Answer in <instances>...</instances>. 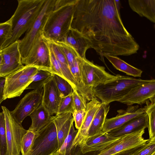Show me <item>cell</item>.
Masks as SVG:
<instances>
[{
	"mask_svg": "<svg viewBox=\"0 0 155 155\" xmlns=\"http://www.w3.org/2000/svg\"><path fill=\"white\" fill-rule=\"evenodd\" d=\"M110 109L109 104L101 103L89 128L88 137L100 134Z\"/></svg>",
	"mask_w": 155,
	"mask_h": 155,
	"instance_id": "cb8c5ba5",
	"label": "cell"
},
{
	"mask_svg": "<svg viewBox=\"0 0 155 155\" xmlns=\"http://www.w3.org/2000/svg\"><path fill=\"white\" fill-rule=\"evenodd\" d=\"M121 137H114L107 133H101L87 137L79 146L83 154L91 152L99 153L113 145Z\"/></svg>",
	"mask_w": 155,
	"mask_h": 155,
	"instance_id": "2e32d148",
	"label": "cell"
},
{
	"mask_svg": "<svg viewBox=\"0 0 155 155\" xmlns=\"http://www.w3.org/2000/svg\"><path fill=\"white\" fill-rule=\"evenodd\" d=\"M53 77L61 97L72 94L74 90L71 84L65 79L53 74Z\"/></svg>",
	"mask_w": 155,
	"mask_h": 155,
	"instance_id": "4dcf8cb0",
	"label": "cell"
},
{
	"mask_svg": "<svg viewBox=\"0 0 155 155\" xmlns=\"http://www.w3.org/2000/svg\"><path fill=\"white\" fill-rule=\"evenodd\" d=\"M7 152L5 122L2 111L0 112V155H7Z\"/></svg>",
	"mask_w": 155,
	"mask_h": 155,
	"instance_id": "1f68e13d",
	"label": "cell"
},
{
	"mask_svg": "<svg viewBox=\"0 0 155 155\" xmlns=\"http://www.w3.org/2000/svg\"><path fill=\"white\" fill-rule=\"evenodd\" d=\"M48 47L49 52L52 73L63 78L59 66V61L55 57L51 49Z\"/></svg>",
	"mask_w": 155,
	"mask_h": 155,
	"instance_id": "8d00e7d4",
	"label": "cell"
},
{
	"mask_svg": "<svg viewBox=\"0 0 155 155\" xmlns=\"http://www.w3.org/2000/svg\"><path fill=\"white\" fill-rule=\"evenodd\" d=\"M2 109L5 118L7 142V155H21V140L27 130L19 124L12 116L10 111L4 106Z\"/></svg>",
	"mask_w": 155,
	"mask_h": 155,
	"instance_id": "9c48e42d",
	"label": "cell"
},
{
	"mask_svg": "<svg viewBox=\"0 0 155 155\" xmlns=\"http://www.w3.org/2000/svg\"><path fill=\"white\" fill-rule=\"evenodd\" d=\"M54 41L59 47L64 54L69 68L82 58L72 46L66 42Z\"/></svg>",
	"mask_w": 155,
	"mask_h": 155,
	"instance_id": "484cf974",
	"label": "cell"
},
{
	"mask_svg": "<svg viewBox=\"0 0 155 155\" xmlns=\"http://www.w3.org/2000/svg\"><path fill=\"white\" fill-rule=\"evenodd\" d=\"M148 117L147 114L145 113L107 133L114 137H121L143 128H148Z\"/></svg>",
	"mask_w": 155,
	"mask_h": 155,
	"instance_id": "d6986e66",
	"label": "cell"
},
{
	"mask_svg": "<svg viewBox=\"0 0 155 155\" xmlns=\"http://www.w3.org/2000/svg\"><path fill=\"white\" fill-rule=\"evenodd\" d=\"M53 74L48 71L38 70L33 77L32 82L26 89H42L44 84L52 77Z\"/></svg>",
	"mask_w": 155,
	"mask_h": 155,
	"instance_id": "4316f807",
	"label": "cell"
},
{
	"mask_svg": "<svg viewBox=\"0 0 155 155\" xmlns=\"http://www.w3.org/2000/svg\"><path fill=\"white\" fill-rule=\"evenodd\" d=\"M78 131V130L75 129L72 123L68 136L54 155H71L73 143Z\"/></svg>",
	"mask_w": 155,
	"mask_h": 155,
	"instance_id": "83f0119b",
	"label": "cell"
},
{
	"mask_svg": "<svg viewBox=\"0 0 155 155\" xmlns=\"http://www.w3.org/2000/svg\"><path fill=\"white\" fill-rule=\"evenodd\" d=\"M146 109V106L140 108L137 105H129L125 110H118V114L115 117L106 119L102 133H107L120 127L130 120L145 113Z\"/></svg>",
	"mask_w": 155,
	"mask_h": 155,
	"instance_id": "9a60e30c",
	"label": "cell"
},
{
	"mask_svg": "<svg viewBox=\"0 0 155 155\" xmlns=\"http://www.w3.org/2000/svg\"><path fill=\"white\" fill-rule=\"evenodd\" d=\"M63 41L72 46L83 58H86V51L91 48L89 40L82 33L71 27Z\"/></svg>",
	"mask_w": 155,
	"mask_h": 155,
	"instance_id": "44dd1931",
	"label": "cell"
},
{
	"mask_svg": "<svg viewBox=\"0 0 155 155\" xmlns=\"http://www.w3.org/2000/svg\"><path fill=\"white\" fill-rule=\"evenodd\" d=\"M72 95L74 111L86 110L87 104L86 100L76 90L73 91Z\"/></svg>",
	"mask_w": 155,
	"mask_h": 155,
	"instance_id": "d590c367",
	"label": "cell"
},
{
	"mask_svg": "<svg viewBox=\"0 0 155 155\" xmlns=\"http://www.w3.org/2000/svg\"><path fill=\"white\" fill-rule=\"evenodd\" d=\"M98 152H95L92 155H96ZM83 154L81 150L80 147L79 145L72 147L71 155H85Z\"/></svg>",
	"mask_w": 155,
	"mask_h": 155,
	"instance_id": "ab89813d",
	"label": "cell"
},
{
	"mask_svg": "<svg viewBox=\"0 0 155 155\" xmlns=\"http://www.w3.org/2000/svg\"><path fill=\"white\" fill-rule=\"evenodd\" d=\"M155 80L137 85L118 101L128 105H141L155 98Z\"/></svg>",
	"mask_w": 155,
	"mask_h": 155,
	"instance_id": "4fadbf2b",
	"label": "cell"
},
{
	"mask_svg": "<svg viewBox=\"0 0 155 155\" xmlns=\"http://www.w3.org/2000/svg\"><path fill=\"white\" fill-rule=\"evenodd\" d=\"M128 2L133 11L155 22V0H129Z\"/></svg>",
	"mask_w": 155,
	"mask_h": 155,
	"instance_id": "7402d4cb",
	"label": "cell"
},
{
	"mask_svg": "<svg viewBox=\"0 0 155 155\" xmlns=\"http://www.w3.org/2000/svg\"><path fill=\"white\" fill-rule=\"evenodd\" d=\"M116 77L107 72L105 68L83 58L81 69L82 86L87 96L89 101L94 97L93 90L97 86L104 83Z\"/></svg>",
	"mask_w": 155,
	"mask_h": 155,
	"instance_id": "5b68a950",
	"label": "cell"
},
{
	"mask_svg": "<svg viewBox=\"0 0 155 155\" xmlns=\"http://www.w3.org/2000/svg\"><path fill=\"white\" fill-rule=\"evenodd\" d=\"M72 93L66 97H61L56 114L67 112L73 113L74 107Z\"/></svg>",
	"mask_w": 155,
	"mask_h": 155,
	"instance_id": "836d02e7",
	"label": "cell"
},
{
	"mask_svg": "<svg viewBox=\"0 0 155 155\" xmlns=\"http://www.w3.org/2000/svg\"><path fill=\"white\" fill-rule=\"evenodd\" d=\"M45 0H18L17 8L9 19L12 25L10 38L2 46V50L19 40L31 27L43 7Z\"/></svg>",
	"mask_w": 155,
	"mask_h": 155,
	"instance_id": "3957f363",
	"label": "cell"
},
{
	"mask_svg": "<svg viewBox=\"0 0 155 155\" xmlns=\"http://www.w3.org/2000/svg\"><path fill=\"white\" fill-rule=\"evenodd\" d=\"M146 128H143L121 136L120 139L110 147L96 155H113L131 150L144 145L149 139L143 137Z\"/></svg>",
	"mask_w": 155,
	"mask_h": 155,
	"instance_id": "8fae6325",
	"label": "cell"
},
{
	"mask_svg": "<svg viewBox=\"0 0 155 155\" xmlns=\"http://www.w3.org/2000/svg\"><path fill=\"white\" fill-rule=\"evenodd\" d=\"M78 0H55L43 27L41 35L55 41H63L71 28Z\"/></svg>",
	"mask_w": 155,
	"mask_h": 155,
	"instance_id": "7a4b0ae2",
	"label": "cell"
},
{
	"mask_svg": "<svg viewBox=\"0 0 155 155\" xmlns=\"http://www.w3.org/2000/svg\"><path fill=\"white\" fill-rule=\"evenodd\" d=\"M38 133L26 155H54L58 150V142L56 128L52 120Z\"/></svg>",
	"mask_w": 155,
	"mask_h": 155,
	"instance_id": "ba28073f",
	"label": "cell"
},
{
	"mask_svg": "<svg viewBox=\"0 0 155 155\" xmlns=\"http://www.w3.org/2000/svg\"><path fill=\"white\" fill-rule=\"evenodd\" d=\"M101 103L98 99L95 97L87 103L82 124L80 129L78 130L72 146H80L87 137L89 128Z\"/></svg>",
	"mask_w": 155,
	"mask_h": 155,
	"instance_id": "ac0fdd59",
	"label": "cell"
},
{
	"mask_svg": "<svg viewBox=\"0 0 155 155\" xmlns=\"http://www.w3.org/2000/svg\"><path fill=\"white\" fill-rule=\"evenodd\" d=\"M105 57L117 70L127 75L135 77H141L143 71L125 62L116 56L104 55Z\"/></svg>",
	"mask_w": 155,
	"mask_h": 155,
	"instance_id": "d4e9b609",
	"label": "cell"
},
{
	"mask_svg": "<svg viewBox=\"0 0 155 155\" xmlns=\"http://www.w3.org/2000/svg\"><path fill=\"white\" fill-rule=\"evenodd\" d=\"M43 90L42 104L51 116L56 114L61 97L53 75L44 84Z\"/></svg>",
	"mask_w": 155,
	"mask_h": 155,
	"instance_id": "e0dca14e",
	"label": "cell"
},
{
	"mask_svg": "<svg viewBox=\"0 0 155 155\" xmlns=\"http://www.w3.org/2000/svg\"><path fill=\"white\" fill-rule=\"evenodd\" d=\"M29 116L31 119L32 122L28 130L38 132L50 122L52 117L42 103Z\"/></svg>",
	"mask_w": 155,
	"mask_h": 155,
	"instance_id": "603a6c76",
	"label": "cell"
},
{
	"mask_svg": "<svg viewBox=\"0 0 155 155\" xmlns=\"http://www.w3.org/2000/svg\"><path fill=\"white\" fill-rule=\"evenodd\" d=\"M151 155H155V152L153 154H152Z\"/></svg>",
	"mask_w": 155,
	"mask_h": 155,
	"instance_id": "7bdbcfd3",
	"label": "cell"
},
{
	"mask_svg": "<svg viewBox=\"0 0 155 155\" xmlns=\"http://www.w3.org/2000/svg\"><path fill=\"white\" fill-rule=\"evenodd\" d=\"M19 40L1 51L2 60L0 77H5L24 66L19 48Z\"/></svg>",
	"mask_w": 155,
	"mask_h": 155,
	"instance_id": "5bb4252c",
	"label": "cell"
},
{
	"mask_svg": "<svg viewBox=\"0 0 155 155\" xmlns=\"http://www.w3.org/2000/svg\"><path fill=\"white\" fill-rule=\"evenodd\" d=\"M38 69L34 67L24 66L5 77L4 100L20 96L32 81Z\"/></svg>",
	"mask_w": 155,
	"mask_h": 155,
	"instance_id": "8992f818",
	"label": "cell"
},
{
	"mask_svg": "<svg viewBox=\"0 0 155 155\" xmlns=\"http://www.w3.org/2000/svg\"><path fill=\"white\" fill-rule=\"evenodd\" d=\"M2 53H1V51H0V71L1 67L2 66Z\"/></svg>",
	"mask_w": 155,
	"mask_h": 155,
	"instance_id": "b9f144b4",
	"label": "cell"
},
{
	"mask_svg": "<svg viewBox=\"0 0 155 155\" xmlns=\"http://www.w3.org/2000/svg\"><path fill=\"white\" fill-rule=\"evenodd\" d=\"M43 90L36 89L27 93L15 109L10 111L13 118L21 125L24 120L31 114L41 103Z\"/></svg>",
	"mask_w": 155,
	"mask_h": 155,
	"instance_id": "7c38bea8",
	"label": "cell"
},
{
	"mask_svg": "<svg viewBox=\"0 0 155 155\" xmlns=\"http://www.w3.org/2000/svg\"><path fill=\"white\" fill-rule=\"evenodd\" d=\"M147 114L148 119L149 139L155 137V99L153 98L145 103Z\"/></svg>",
	"mask_w": 155,
	"mask_h": 155,
	"instance_id": "f1b7e54d",
	"label": "cell"
},
{
	"mask_svg": "<svg viewBox=\"0 0 155 155\" xmlns=\"http://www.w3.org/2000/svg\"><path fill=\"white\" fill-rule=\"evenodd\" d=\"M85 113V110H74L72 114L75 127L77 130H79L82 125Z\"/></svg>",
	"mask_w": 155,
	"mask_h": 155,
	"instance_id": "74e56055",
	"label": "cell"
},
{
	"mask_svg": "<svg viewBox=\"0 0 155 155\" xmlns=\"http://www.w3.org/2000/svg\"><path fill=\"white\" fill-rule=\"evenodd\" d=\"M39 135L38 132L27 130L21 141L20 151L21 155H26L30 149L35 140Z\"/></svg>",
	"mask_w": 155,
	"mask_h": 155,
	"instance_id": "f546056e",
	"label": "cell"
},
{
	"mask_svg": "<svg viewBox=\"0 0 155 155\" xmlns=\"http://www.w3.org/2000/svg\"><path fill=\"white\" fill-rule=\"evenodd\" d=\"M155 152V137L149 140L146 143L134 149L129 155H151Z\"/></svg>",
	"mask_w": 155,
	"mask_h": 155,
	"instance_id": "d6a6232c",
	"label": "cell"
},
{
	"mask_svg": "<svg viewBox=\"0 0 155 155\" xmlns=\"http://www.w3.org/2000/svg\"><path fill=\"white\" fill-rule=\"evenodd\" d=\"M151 80L117 74L115 78L94 88L93 93L94 97L100 99L101 103L109 104L118 101L135 86Z\"/></svg>",
	"mask_w": 155,
	"mask_h": 155,
	"instance_id": "277c9868",
	"label": "cell"
},
{
	"mask_svg": "<svg viewBox=\"0 0 155 155\" xmlns=\"http://www.w3.org/2000/svg\"><path fill=\"white\" fill-rule=\"evenodd\" d=\"M12 34V25L10 20L0 23V51L2 46L8 39Z\"/></svg>",
	"mask_w": 155,
	"mask_h": 155,
	"instance_id": "e575fe53",
	"label": "cell"
},
{
	"mask_svg": "<svg viewBox=\"0 0 155 155\" xmlns=\"http://www.w3.org/2000/svg\"><path fill=\"white\" fill-rule=\"evenodd\" d=\"M120 6V0H78L71 27L86 37L101 56H128L139 48L122 22Z\"/></svg>",
	"mask_w": 155,
	"mask_h": 155,
	"instance_id": "6da1fadb",
	"label": "cell"
},
{
	"mask_svg": "<svg viewBox=\"0 0 155 155\" xmlns=\"http://www.w3.org/2000/svg\"><path fill=\"white\" fill-rule=\"evenodd\" d=\"M5 79V77H0V105L4 100L3 98V92Z\"/></svg>",
	"mask_w": 155,
	"mask_h": 155,
	"instance_id": "f35d334b",
	"label": "cell"
},
{
	"mask_svg": "<svg viewBox=\"0 0 155 155\" xmlns=\"http://www.w3.org/2000/svg\"><path fill=\"white\" fill-rule=\"evenodd\" d=\"M22 62L25 65L33 66L39 70L52 73L49 48L41 35L36 40L27 56Z\"/></svg>",
	"mask_w": 155,
	"mask_h": 155,
	"instance_id": "30bf717a",
	"label": "cell"
},
{
	"mask_svg": "<svg viewBox=\"0 0 155 155\" xmlns=\"http://www.w3.org/2000/svg\"><path fill=\"white\" fill-rule=\"evenodd\" d=\"M51 120L56 128L58 150L68 136L74 119L72 114L67 112L55 114L51 117Z\"/></svg>",
	"mask_w": 155,
	"mask_h": 155,
	"instance_id": "ffe728a7",
	"label": "cell"
},
{
	"mask_svg": "<svg viewBox=\"0 0 155 155\" xmlns=\"http://www.w3.org/2000/svg\"><path fill=\"white\" fill-rule=\"evenodd\" d=\"M133 149L131 150H130L129 151H125L124 152H123L122 153H120L116 154L113 155H129V154L130 153L132 152L134 149Z\"/></svg>",
	"mask_w": 155,
	"mask_h": 155,
	"instance_id": "60d3db41",
	"label": "cell"
},
{
	"mask_svg": "<svg viewBox=\"0 0 155 155\" xmlns=\"http://www.w3.org/2000/svg\"><path fill=\"white\" fill-rule=\"evenodd\" d=\"M55 0H45L39 14L24 37L19 40V48L22 60L27 56L36 40L41 35L48 16L53 9Z\"/></svg>",
	"mask_w": 155,
	"mask_h": 155,
	"instance_id": "52a82bcc",
	"label": "cell"
}]
</instances>
